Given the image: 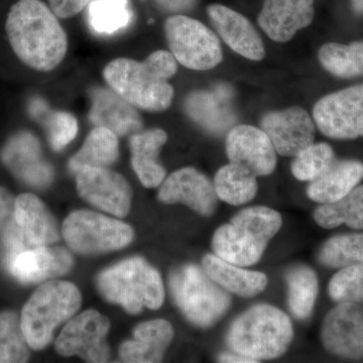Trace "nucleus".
I'll return each mask as SVG.
<instances>
[{
    "label": "nucleus",
    "mask_w": 363,
    "mask_h": 363,
    "mask_svg": "<svg viewBox=\"0 0 363 363\" xmlns=\"http://www.w3.org/2000/svg\"><path fill=\"white\" fill-rule=\"evenodd\" d=\"M6 30L13 52L30 68L50 72L65 58V30L42 0H18L9 11Z\"/></svg>",
    "instance_id": "1"
},
{
    "label": "nucleus",
    "mask_w": 363,
    "mask_h": 363,
    "mask_svg": "<svg viewBox=\"0 0 363 363\" xmlns=\"http://www.w3.org/2000/svg\"><path fill=\"white\" fill-rule=\"evenodd\" d=\"M177 69L173 54L161 50L143 62L113 60L105 67L104 77L111 89L133 106L159 112L168 109L173 101L174 89L168 80Z\"/></svg>",
    "instance_id": "2"
},
{
    "label": "nucleus",
    "mask_w": 363,
    "mask_h": 363,
    "mask_svg": "<svg viewBox=\"0 0 363 363\" xmlns=\"http://www.w3.org/2000/svg\"><path fill=\"white\" fill-rule=\"evenodd\" d=\"M294 338V327L285 312L269 304L253 306L231 323L226 334L229 350L255 362L285 354Z\"/></svg>",
    "instance_id": "3"
},
{
    "label": "nucleus",
    "mask_w": 363,
    "mask_h": 363,
    "mask_svg": "<svg viewBox=\"0 0 363 363\" xmlns=\"http://www.w3.org/2000/svg\"><path fill=\"white\" fill-rule=\"evenodd\" d=\"M283 225L281 214L266 206L245 208L219 227L212 240L215 255L240 267L259 262Z\"/></svg>",
    "instance_id": "4"
},
{
    "label": "nucleus",
    "mask_w": 363,
    "mask_h": 363,
    "mask_svg": "<svg viewBox=\"0 0 363 363\" xmlns=\"http://www.w3.org/2000/svg\"><path fill=\"white\" fill-rule=\"evenodd\" d=\"M97 285L106 300L123 306L130 314H138L143 308L159 309L164 300L161 274L140 257L105 269L98 277Z\"/></svg>",
    "instance_id": "5"
},
{
    "label": "nucleus",
    "mask_w": 363,
    "mask_h": 363,
    "mask_svg": "<svg viewBox=\"0 0 363 363\" xmlns=\"http://www.w3.org/2000/svg\"><path fill=\"white\" fill-rule=\"evenodd\" d=\"M81 306L77 286L54 281L37 289L21 312V329L33 350H44L51 342L55 329L70 319Z\"/></svg>",
    "instance_id": "6"
},
{
    "label": "nucleus",
    "mask_w": 363,
    "mask_h": 363,
    "mask_svg": "<svg viewBox=\"0 0 363 363\" xmlns=\"http://www.w3.org/2000/svg\"><path fill=\"white\" fill-rule=\"evenodd\" d=\"M169 283L179 309L196 326H213L230 308V296L204 269L194 264L172 272Z\"/></svg>",
    "instance_id": "7"
},
{
    "label": "nucleus",
    "mask_w": 363,
    "mask_h": 363,
    "mask_svg": "<svg viewBox=\"0 0 363 363\" xmlns=\"http://www.w3.org/2000/svg\"><path fill=\"white\" fill-rule=\"evenodd\" d=\"M67 245L75 252L95 255L121 250L133 240V228L96 212L75 211L63 225Z\"/></svg>",
    "instance_id": "8"
},
{
    "label": "nucleus",
    "mask_w": 363,
    "mask_h": 363,
    "mask_svg": "<svg viewBox=\"0 0 363 363\" xmlns=\"http://www.w3.org/2000/svg\"><path fill=\"white\" fill-rule=\"evenodd\" d=\"M164 33L177 61L192 70L214 68L222 61L218 38L199 21L174 16L164 23Z\"/></svg>",
    "instance_id": "9"
},
{
    "label": "nucleus",
    "mask_w": 363,
    "mask_h": 363,
    "mask_svg": "<svg viewBox=\"0 0 363 363\" xmlns=\"http://www.w3.org/2000/svg\"><path fill=\"white\" fill-rule=\"evenodd\" d=\"M313 116L327 138L354 140L363 136V84L322 98L315 105Z\"/></svg>",
    "instance_id": "10"
},
{
    "label": "nucleus",
    "mask_w": 363,
    "mask_h": 363,
    "mask_svg": "<svg viewBox=\"0 0 363 363\" xmlns=\"http://www.w3.org/2000/svg\"><path fill=\"white\" fill-rule=\"evenodd\" d=\"M108 320L94 310L78 315L66 325L56 341V350L63 357L78 355L88 362H106L109 348L105 337Z\"/></svg>",
    "instance_id": "11"
},
{
    "label": "nucleus",
    "mask_w": 363,
    "mask_h": 363,
    "mask_svg": "<svg viewBox=\"0 0 363 363\" xmlns=\"http://www.w3.org/2000/svg\"><path fill=\"white\" fill-rule=\"evenodd\" d=\"M325 350L338 357L363 358V307L338 303L325 317L321 328Z\"/></svg>",
    "instance_id": "12"
},
{
    "label": "nucleus",
    "mask_w": 363,
    "mask_h": 363,
    "mask_svg": "<svg viewBox=\"0 0 363 363\" xmlns=\"http://www.w3.org/2000/svg\"><path fill=\"white\" fill-rule=\"evenodd\" d=\"M79 195L105 212L124 217L130 209L133 191L124 177L107 168H88L77 173Z\"/></svg>",
    "instance_id": "13"
},
{
    "label": "nucleus",
    "mask_w": 363,
    "mask_h": 363,
    "mask_svg": "<svg viewBox=\"0 0 363 363\" xmlns=\"http://www.w3.org/2000/svg\"><path fill=\"white\" fill-rule=\"evenodd\" d=\"M262 128L281 156L297 157L314 143V123L300 107L267 113L262 117Z\"/></svg>",
    "instance_id": "14"
},
{
    "label": "nucleus",
    "mask_w": 363,
    "mask_h": 363,
    "mask_svg": "<svg viewBox=\"0 0 363 363\" xmlns=\"http://www.w3.org/2000/svg\"><path fill=\"white\" fill-rule=\"evenodd\" d=\"M229 161L240 164L255 176H269L276 169L277 152L262 130L250 125H238L226 138Z\"/></svg>",
    "instance_id": "15"
},
{
    "label": "nucleus",
    "mask_w": 363,
    "mask_h": 363,
    "mask_svg": "<svg viewBox=\"0 0 363 363\" xmlns=\"http://www.w3.org/2000/svg\"><path fill=\"white\" fill-rule=\"evenodd\" d=\"M157 197L164 204L183 203L202 216L213 214L217 206L213 184L201 172L190 167L174 172L162 183Z\"/></svg>",
    "instance_id": "16"
},
{
    "label": "nucleus",
    "mask_w": 363,
    "mask_h": 363,
    "mask_svg": "<svg viewBox=\"0 0 363 363\" xmlns=\"http://www.w3.org/2000/svg\"><path fill=\"white\" fill-rule=\"evenodd\" d=\"M2 161L11 172L33 187H47L52 169L43 160L39 140L28 133L14 135L2 150Z\"/></svg>",
    "instance_id": "17"
},
{
    "label": "nucleus",
    "mask_w": 363,
    "mask_h": 363,
    "mask_svg": "<svg viewBox=\"0 0 363 363\" xmlns=\"http://www.w3.org/2000/svg\"><path fill=\"white\" fill-rule=\"evenodd\" d=\"M313 18L314 0H266L259 23L272 40L285 43L309 26Z\"/></svg>",
    "instance_id": "18"
},
{
    "label": "nucleus",
    "mask_w": 363,
    "mask_h": 363,
    "mask_svg": "<svg viewBox=\"0 0 363 363\" xmlns=\"http://www.w3.org/2000/svg\"><path fill=\"white\" fill-rule=\"evenodd\" d=\"M6 266L21 283L35 284L67 274L73 259L64 248L43 245L18 253Z\"/></svg>",
    "instance_id": "19"
},
{
    "label": "nucleus",
    "mask_w": 363,
    "mask_h": 363,
    "mask_svg": "<svg viewBox=\"0 0 363 363\" xmlns=\"http://www.w3.org/2000/svg\"><path fill=\"white\" fill-rule=\"evenodd\" d=\"M92 107L89 113L91 123L96 126L124 136L138 133L143 128V119L135 106L123 99L113 89L95 87L91 90Z\"/></svg>",
    "instance_id": "20"
},
{
    "label": "nucleus",
    "mask_w": 363,
    "mask_h": 363,
    "mask_svg": "<svg viewBox=\"0 0 363 363\" xmlns=\"http://www.w3.org/2000/svg\"><path fill=\"white\" fill-rule=\"evenodd\" d=\"M207 13L217 32L234 52L255 61L264 58L262 40L245 16L220 4L210 6Z\"/></svg>",
    "instance_id": "21"
},
{
    "label": "nucleus",
    "mask_w": 363,
    "mask_h": 363,
    "mask_svg": "<svg viewBox=\"0 0 363 363\" xmlns=\"http://www.w3.org/2000/svg\"><path fill=\"white\" fill-rule=\"evenodd\" d=\"M174 338V329L166 320L143 322L133 330V340L125 341L119 353L124 362H162L164 351Z\"/></svg>",
    "instance_id": "22"
},
{
    "label": "nucleus",
    "mask_w": 363,
    "mask_h": 363,
    "mask_svg": "<svg viewBox=\"0 0 363 363\" xmlns=\"http://www.w3.org/2000/svg\"><path fill=\"white\" fill-rule=\"evenodd\" d=\"M203 269L228 293L252 298L266 290L269 279L264 272L250 271L230 264L215 255H205Z\"/></svg>",
    "instance_id": "23"
},
{
    "label": "nucleus",
    "mask_w": 363,
    "mask_h": 363,
    "mask_svg": "<svg viewBox=\"0 0 363 363\" xmlns=\"http://www.w3.org/2000/svg\"><path fill=\"white\" fill-rule=\"evenodd\" d=\"M167 140V133L159 128L138 131L131 136V162L136 175L145 187L156 188L164 182L166 169L157 161V157Z\"/></svg>",
    "instance_id": "24"
},
{
    "label": "nucleus",
    "mask_w": 363,
    "mask_h": 363,
    "mask_svg": "<svg viewBox=\"0 0 363 363\" xmlns=\"http://www.w3.org/2000/svg\"><path fill=\"white\" fill-rule=\"evenodd\" d=\"M363 179V164L355 160H336L330 168L310 183L307 195L312 201L327 204L337 201L357 187Z\"/></svg>",
    "instance_id": "25"
},
{
    "label": "nucleus",
    "mask_w": 363,
    "mask_h": 363,
    "mask_svg": "<svg viewBox=\"0 0 363 363\" xmlns=\"http://www.w3.org/2000/svg\"><path fill=\"white\" fill-rule=\"evenodd\" d=\"M16 220L33 247H43L59 240L54 217L35 195L25 193L16 198Z\"/></svg>",
    "instance_id": "26"
},
{
    "label": "nucleus",
    "mask_w": 363,
    "mask_h": 363,
    "mask_svg": "<svg viewBox=\"0 0 363 363\" xmlns=\"http://www.w3.org/2000/svg\"><path fill=\"white\" fill-rule=\"evenodd\" d=\"M119 156L118 138L113 131L96 126L86 138L82 149L70 160L73 173L88 168H108Z\"/></svg>",
    "instance_id": "27"
},
{
    "label": "nucleus",
    "mask_w": 363,
    "mask_h": 363,
    "mask_svg": "<svg viewBox=\"0 0 363 363\" xmlns=\"http://www.w3.org/2000/svg\"><path fill=\"white\" fill-rule=\"evenodd\" d=\"M213 185L217 198L233 206L252 201L259 188L257 176L250 169L233 162L217 172Z\"/></svg>",
    "instance_id": "28"
},
{
    "label": "nucleus",
    "mask_w": 363,
    "mask_h": 363,
    "mask_svg": "<svg viewBox=\"0 0 363 363\" xmlns=\"http://www.w3.org/2000/svg\"><path fill=\"white\" fill-rule=\"evenodd\" d=\"M286 281L289 309L296 319L307 320L312 315L319 293L316 272L303 264L293 267L286 272Z\"/></svg>",
    "instance_id": "29"
},
{
    "label": "nucleus",
    "mask_w": 363,
    "mask_h": 363,
    "mask_svg": "<svg viewBox=\"0 0 363 363\" xmlns=\"http://www.w3.org/2000/svg\"><path fill=\"white\" fill-rule=\"evenodd\" d=\"M314 220L325 229L345 224L352 229H363V185L357 186L337 201L322 204L315 210Z\"/></svg>",
    "instance_id": "30"
},
{
    "label": "nucleus",
    "mask_w": 363,
    "mask_h": 363,
    "mask_svg": "<svg viewBox=\"0 0 363 363\" xmlns=\"http://www.w3.org/2000/svg\"><path fill=\"white\" fill-rule=\"evenodd\" d=\"M226 100L216 92L195 93L188 99L187 111L196 123L207 130L222 133L233 125L235 119Z\"/></svg>",
    "instance_id": "31"
},
{
    "label": "nucleus",
    "mask_w": 363,
    "mask_h": 363,
    "mask_svg": "<svg viewBox=\"0 0 363 363\" xmlns=\"http://www.w3.org/2000/svg\"><path fill=\"white\" fill-rule=\"evenodd\" d=\"M320 63L325 70L340 78L363 76V42L351 45L329 43L319 51Z\"/></svg>",
    "instance_id": "32"
},
{
    "label": "nucleus",
    "mask_w": 363,
    "mask_h": 363,
    "mask_svg": "<svg viewBox=\"0 0 363 363\" xmlns=\"http://www.w3.org/2000/svg\"><path fill=\"white\" fill-rule=\"evenodd\" d=\"M87 14L92 30L101 35L123 30L133 18L130 0H93Z\"/></svg>",
    "instance_id": "33"
},
{
    "label": "nucleus",
    "mask_w": 363,
    "mask_h": 363,
    "mask_svg": "<svg viewBox=\"0 0 363 363\" xmlns=\"http://www.w3.org/2000/svg\"><path fill=\"white\" fill-rule=\"evenodd\" d=\"M318 259L331 269L363 264V233H350L329 238L318 253Z\"/></svg>",
    "instance_id": "34"
},
{
    "label": "nucleus",
    "mask_w": 363,
    "mask_h": 363,
    "mask_svg": "<svg viewBox=\"0 0 363 363\" xmlns=\"http://www.w3.org/2000/svg\"><path fill=\"white\" fill-rule=\"evenodd\" d=\"M30 111L47 126L52 150H63L77 135L78 123L73 114L66 111L51 112L40 99L30 102Z\"/></svg>",
    "instance_id": "35"
},
{
    "label": "nucleus",
    "mask_w": 363,
    "mask_h": 363,
    "mask_svg": "<svg viewBox=\"0 0 363 363\" xmlns=\"http://www.w3.org/2000/svg\"><path fill=\"white\" fill-rule=\"evenodd\" d=\"M28 341L16 313H0V363L26 362L30 358Z\"/></svg>",
    "instance_id": "36"
},
{
    "label": "nucleus",
    "mask_w": 363,
    "mask_h": 363,
    "mask_svg": "<svg viewBox=\"0 0 363 363\" xmlns=\"http://www.w3.org/2000/svg\"><path fill=\"white\" fill-rule=\"evenodd\" d=\"M292 167L294 177L298 181L311 182L319 178L336 161L335 154L327 143H313L295 157Z\"/></svg>",
    "instance_id": "37"
},
{
    "label": "nucleus",
    "mask_w": 363,
    "mask_h": 363,
    "mask_svg": "<svg viewBox=\"0 0 363 363\" xmlns=\"http://www.w3.org/2000/svg\"><path fill=\"white\" fill-rule=\"evenodd\" d=\"M329 296L337 303H363V264L343 267L328 286Z\"/></svg>",
    "instance_id": "38"
},
{
    "label": "nucleus",
    "mask_w": 363,
    "mask_h": 363,
    "mask_svg": "<svg viewBox=\"0 0 363 363\" xmlns=\"http://www.w3.org/2000/svg\"><path fill=\"white\" fill-rule=\"evenodd\" d=\"M16 225V199L6 189L0 187V235Z\"/></svg>",
    "instance_id": "39"
},
{
    "label": "nucleus",
    "mask_w": 363,
    "mask_h": 363,
    "mask_svg": "<svg viewBox=\"0 0 363 363\" xmlns=\"http://www.w3.org/2000/svg\"><path fill=\"white\" fill-rule=\"evenodd\" d=\"M91 0H49L50 7L57 18H69L80 13Z\"/></svg>",
    "instance_id": "40"
},
{
    "label": "nucleus",
    "mask_w": 363,
    "mask_h": 363,
    "mask_svg": "<svg viewBox=\"0 0 363 363\" xmlns=\"http://www.w3.org/2000/svg\"><path fill=\"white\" fill-rule=\"evenodd\" d=\"M157 4L169 11H182L190 9L195 0H157Z\"/></svg>",
    "instance_id": "41"
},
{
    "label": "nucleus",
    "mask_w": 363,
    "mask_h": 363,
    "mask_svg": "<svg viewBox=\"0 0 363 363\" xmlns=\"http://www.w3.org/2000/svg\"><path fill=\"white\" fill-rule=\"evenodd\" d=\"M219 362H240V363H255V360L252 358L245 357V355L238 354L236 352L223 353L218 357Z\"/></svg>",
    "instance_id": "42"
},
{
    "label": "nucleus",
    "mask_w": 363,
    "mask_h": 363,
    "mask_svg": "<svg viewBox=\"0 0 363 363\" xmlns=\"http://www.w3.org/2000/svg\"><path fill=\"white\" fill-rule=\"evenodd\" d=\"M351 2L355 11L359 13H363V0H351Z\"/></svg>",
    "instance_id": "43"
}]
</instances>
